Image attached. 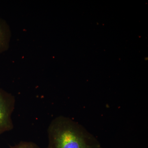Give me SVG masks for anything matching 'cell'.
Here are the masks:
<instances>
[{"instance_id": "cell-2", "label": "cell", "mask_w": 148, "mask_h": 148, "mask_svg": "<svg viewBox=\"0 0 148 148\" xmlns=\"http://www.w3.org/2000/svg\"><path fill=\"white\" fill-rule=\"evenodd\" d=\"M15 103L14 96L0 88V135L13 128L12 114Z\"/></svg>"}, {"instance_id": "cell-3", "label": "cell", "mask_w": 148, "mask_h": 148, "mask_svg": "<svg viewBox=\"0 0 148 148\" xmlns=\"http://www.w3.org/2000/svg\"><path fill=\"white\" fill-rule=\"evenodd\" d=\"M11 36L9 26L4 19L0 18V54L8 50Z\"/></svg>"}, {"instance_id": "cell-1", "label": "cell", "mask_w": 148, "mask_h": 148, "mask_svg": "<svg viewBox=\"0 0 148 148\" xmlns=\"http://www.w3.org/2000/svg\"><path fill=\"white\" fill-rule=\"evenodd\" d=\"M46 148H100V144L82 125L71 119L60 116L51 123L47 129Z\"/></svg>"}, {"instance_id": "cell-4", "label": "cell", "mask_w": 148, "mask_h": 148, "mask_svg": "<svg viewBox=\"0 0 148 148\" xmlns=\"http://www.w3.org/2000/svg\"><path fill=\"white\" fill-rule=\"evenodd\" d=\"M10 148H41L36 143L31 142L21 141L14 146H11Z\"/></svg>"}]
</instances>
